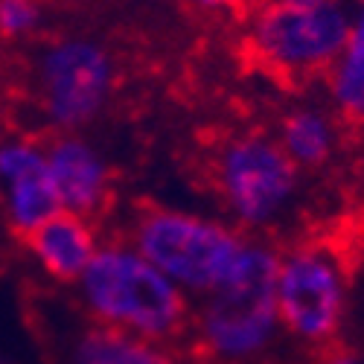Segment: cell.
Masks as SVG:
<instances>
[{
  "mask_svg": "<svg viewBox=\"0 0 364 364\" xmlns=\"http://www.w3.org/2000/svg\"><path fill=\"white\" fill-rule=\"evenodd\" d=\"M73 306L102 326L169 347H187L193 300L123 236H105L85 274Z\"/></svg>",
  "mask_w": 364,
  "mask_h": 364,
  "instance_id": "1",
  "label": "cell"
},
{
  "mask_svg": "<svg viewBox=\"0 0 364 364\" xmlns=\"http://www.w3.org/2000/svg\"><path fill=\"white\" fill-rule=\"evenodd\" d=\"M277 257L280 248L251 236L233 274L193 303L190 344L219 364H251L268 355L283 336L277 312Z\"/></svg>",
  "mask_w": 364,
  "mask_h": 364,
  "instance_id": "2",
  "label": "cell"
},
{
  "mask_svg": "<svg viewBox=\"0 0 364 364\" xmlns=\"http://www.w3.org/2000/svg\"><path fill=\"white\" fill-rule=\"evenodd\" d=\"M123 236L193 303L219 289L242 262L251 233L228 219L172 204H140Z\"/></svg>",
  "mask_w": 364,
  "mask_h": 364,
  "instance_id": "3",
  "label": "cell"
},
{
  "mask_svg": "<svg viewBox=\"0 0 364 364\" xmlns=\"http://www.w3.org/2000/svg\"><path fill=\"white\" fill-rule=\"evenodd\" d=\"M123 70L108 41L62 33L38 44L33 58V102L53 134H85L117 100Z\"/></svg>",
  "mask_w": 364,
  "mask_h": 364,
  "instance_id": "4",
  "label": "cell"
},
{
  "mask_svg": "<svg viewBox=\"0 0 364 364\" xmlns=\"http://www.w3.org/2000/svg\"><path fill=\"white\" fill-rule=\"evenodd\" d=\"M207 175L228 222L251 236L277 225L303 184V172L289 161L277 137L259 129L225 134L210 151Z\"/></svg>",
  "mask_w": 364,
  "mask_h": 364,
  "instance_id": "5",
  "label": "cell"
},
{
  "mask_svg": "<svg viewBox=\"0 0 364 364\" xmlns=\"http://www.w3.org/2000/svg\"><path fill=\"white\" fill-rule=\"evenodd\" d=\"M350 6H297L257 0L245 44L254 62L280 79H326L350 38Z\"/></svg>",
  "mask_w": 364,
  "mask_h": 364,
  "instance_id": "6",
  "label": "cell"
},
{
  "mask_svg": "<svg viewBox=\"0 0 364 364\" xmlns=\"http://www.w3.org/2000/svg\"><path fill=\"white\" fill-rule=\"evenodd\" d=\"M277 312L283 336L326 350L341 336L350 303L344 259L326 242H294L277 257Z\"/></svg>",
  "mask_w": 364,
  "mask_h": 364,
  "instance_id": "7",
  "label": "cell"
},
{
  "mask_svg": "<svg viewBox=\"0 0 364 364\" xmlns=\"http://www.w3.org/2000/svg\"><path fill=\"white\" fill-rule=\"evenodd\" d=\"M44 151L58 207L102 225L117 196V172L105 151L85 134H53Z\"/></svg>",
  "mask_w": 364,
  "mask_h": 364,
  "instance_id": "8",
  "label": "cell"
},
{
  "mask_svg": "<svg viewBox=\"0 0 364 364\" xmlns=\"http://www.w3.org/2000/svg\"><path fill=\"white\" fill-rule=\"evenodd\" d=\"M58 210L44 143L26 134L0 137V213L6 228L26 239Z\"/></svg>",
  "mask_w": 364,
  "mask_h": 364,
  "instance_id": "9",
  "label": "cell"
},
{
  "mask_svg": "<svg viewBox=\"0 0 364 364\" xmlns=\"http://www.w3.org/2000/svg\"><path fill=\"white\" fill-rule=\"evenodd\" d=\"M53 336L55 364H187L184 347L146 341L102 326L87 321L76 306Z\"/></svg>",
  "mask_w": 364,
  "mask_h": 364,
  "instance_id": "10",
  "label": "cell"
},
{
  "mask_svg": "<svg viewBox=\"0 0 364 364\" xmlns=\"http://www.w3.org/2000/svg\"><path fill=\"white\" fill-rule=\"evenodd\" d=\"M102 239V225L68 213V210H58L53 219H47L21 242L41 274H47L55 286L73 289L76 280L85 274V268L90 265V259H94V254L100 251Z\"/></svg>",
  "mask_w": 364,
  "mask_h": 364,
  "instance_id": "11",
  "label": "cell"
},
{
  "mask_svg": "<svg viewBox=\"0 0 364 364\" xmlns=\"http://www.w3.org/2000/svg\"><path fill=\"white\" fill-rule=\"evenodd\" d=\"M274 137L300 172L323 169L338 151V140H341L338 114L312 102L291 105L277 119Z\"/></svg>",
  "mask_w": 364,
  "mask_h": 364,
  "instance_id": "12",
  "label": "cell"
},
{
  "mask_svg": "<svg viewBox=\"0 0 364 364\" xmlns=\"http://www.w3.org/2000/svg\"><path fill=\"white\" fill-rule=\"evenodd\" d=\"M350 38L338 55V62L326 73V90L332 111L338 119L353 126H364V0H355Z\"/></svg>",
  "mask_w": 364,
  "mask_h": 364,
  "instance_id": "13",
  "label": "cell"
},
{
  "mask_svg": "<svg viewBox=\"0 0 364 364\" xmlns=\"http://www.w3.org/2000/svg\"><path fill=\"white\" fill-rule=\"evenodd\" d=\"M44 0H0V44L36 41L47 26Z\"/></svg>",
  "mask_w": 364,
  "mask_h": 364,
  "instance_id": "14",
  "label": "cell"
},
{
  "mask_svg": "<svg viewBox=\"0 0 364 364\" xmlns=\"http://www.w3.org/2000/svg\"><path fill=\"white\" fill-rule=\"evenodd\" d=\"M198 12H228L236 6H251V0H187Z\"/></svg>",
  "mask_w": 364,
  "mask_h": 364,
  "instance_id": "15",
  "label": "cell"
},
{
  "mask_svg": "<svg viewBox=\"0 0 364 364\" xmlns=\"http://www.w3.org/2000/svg\"><path fill=\"white\" fill-rule=\"evenodd\" d=\"M286 4H297V6H350L355 0H286Z\"/></svg>",
  "mask_w": 364,
  "mask_h": 364,
  "instance_id": "16",
  "label": "cell"
},
{
  "mask_svg": "<svg viewBox=\"0 0 364 364\" xmlns=\"http://www.w3.org/2000/svg\"><path fill=\"white\" fill-rule=\"evenodd\" d=\"M326 364H364L355 353H347V350H341V353H332L329 358H326Z\"/></svg>",
  "mask_w": 364,
  "mask_h": 364,
  "instance_id": "17",
  "label": "cell"
},
{
  "mask_svg": "<svg viewBox=\"0 0 364 364\" xmlns=\"http://www.w3.org/2000/svg\"><path fill=\"white\" fill-rule=\"evenodd\" d=\"M47 6H65V4H73V0H44Z\"/></svg>",
  "mask_w": 364,
  "mask_h": 364,
  "instance_id": "18",
  "label": "cell"
},
{
  "mask_svg": "<svg viewBox=\"0 0 364 364\" xmlns=\"http://www.w3.org/2000/svg\"><path fill=\"white\" fill-rule=\"evenodd\" d=\"M0 364H15V361H9V358H6L4 353H0Z\"/></svg>",
  "mask_w": 364,
  "mask_h": 364,
  "instance_id": "19",
  "label": "cell"
},
{
  "mask_svg": "<svg viewBox=\"0 0 364 364\" xmlns=\"http://www.w3.org/2000/svg\"><path fill=\"white\" fill-rule=\"evenodd\" d=\"M254 4H257V0H251V6H254Z\"/></svg>",
  "mask_w": 364,
  "mask_h": 364,
  "instance_id": "20",
  "label": "cell"
}]
</instances>
